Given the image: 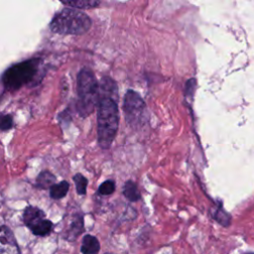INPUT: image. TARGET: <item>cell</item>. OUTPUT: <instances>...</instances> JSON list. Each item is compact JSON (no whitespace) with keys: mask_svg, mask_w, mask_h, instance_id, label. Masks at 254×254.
<instances>
[{"mask_svg":"<svg viewBox=\"0 0 254 254\" xmlns=\"http://www.w3.org/2000/svg\"><path fill=\"white\" fill-rule=\"evenodd\" d=\"M55 183L56 177L48 171L41 172L36 181V185L40 189H50L52 186L55 185Z\"/></svg>","mask_w":254,"mask_h":254,"instance_id":"cell-10","label":"cell"},{"mask_svg":"<svg viewBox=\"0 0 254 254\" xmlns=\"http://www.w3.org/2000/svg\"><path fill=\"white\" fill-rule=\"evenodd\" d=\"M14 125L13 117L10 114H2L0 115V130H8L11 129Z\"/></svg>","mask_w":254,"mask_h":254,"instance_id":"cell-18","label":"cell"},{"mask_svg":"<svg viewBox=\"0 0 254 254\" xmlns=\"http://www.w3.org/2000/svg\"><path fill=\"white\" fill-rule=\"evenodd\" d=\"M73 182L75 184L76 191L78 194H85L86 187H87V180L81 174H76L73 176Z\"/></svg>","mask_w":254,"mask_h":254,"instance_id":"cell-16","label":"cell"},{"mask_svg":"<svg viewBox=\"0 0 254 254\" xmlns=\"http://www.w3.org/2000/svg\"><path fill=\"white\" fill-rule=\"evenodd\" d=\"M45 216H46V214L42 209H40L39 207L30 205V206L26 207V209L24 210L23 221H24L25 225L27 227H29L31 230L39 222L44 220Z\"/></svg>","mask_w":254,"mask_h":254,"instance_id":"cell-7","label":"cell"},{"mask_svg":"<svg viewBox=\"0 0 254 254\" xmlns=\"http://www.w3.org/2000/svg\"><path fill=\"white\" fill-rule=\"evenodd\" d=\"M91 19L84 12L73 8H64L53 18L50 28L61 35H82L89 31Z\"/></svg>","mask_w":254,"mask_h":254,"instance_id":"cell-2","label":"cell"},{"mask_svg":"<svg viewBox=\"0 0 254 254\" xmlns=\"http://www.w3.org/2000/svg\"><path fill=\"white\" fill-rule=\"evenodd\" d=\"M53 222L51 220L48 219H44L41 222H39L36 226H34L31 231L33 232V234L37 235V236H47L51 233L52 229H53Z\"/></svg>","mask_w":254,"mask_h":254,"instance_id":"cell-12","label":"cell"},{"mask_svg":"<svg viewBox=\"0 0 254 254\" xmlns=\"http://www.w3.org/2000/svg\"><path fill=\"white\" fill-rule=\"evenodd\" d=\"M83 230V219H82V216L81 215H76L75 218L72 220L71 224H70V227L68 229V235L69 237L67 239H75L76 236L81 233V231Z\"/></svg>","mask_w":254,"mask_h":254,"instance_id":"cell-15","label":"cell"},{"mask_svg":"<svg viewBox=\"0 0 254 254\" xmlns=\"http://www.w3.org/2000/svg\"><path fill=\"white\" fill-rule=\"evenodd\" d=\"M69 189V185L66 181H62L59 184H55L50 188V195L54 199H60L66 195Z\"/></svg>","mask_w":254,"mask_h":254,"instance_id":"cell-9","label":"cell"},{"mask_svg":"<svg viewBox=\"0 0 254 254\" xmlns=\"http://www.w3.org/2000/svg\"><path fill=\"white\" fill-rule=\"evenodd\" d=\"M77 111L81 117H87L98 103L99 85L93 72L86 67L77 74Z\"/></svg>","mask_w":254,"mask_h":254,"instance_id":"cell-3","label":"cell"},{"mask_svg":"<svg viewBox=\"0 0 254 254\" xmlns=\"http://www.w3.org/2000/svg\"><path fill=\"white\" fill-rule=\"evenodd\" d=\"M64 5L68 6V8L73 9H87V8H94L100 4V1L96 0H79V1H67L62 2Z\"/></svg>","mask_w":254,"mask_h":254,"instance_id":"cell-13","label":"cell"},{"mask_svg":"<svg viewBox=\"0 0 254 254\" xmlns=\"http://www.w3.org/2000/svg\"><path fill=\"white\" fill-rule=\"evenodd\" d=\"M123 108L126 122L131 127L143 125L146 119V104L137 92L130 89L125 93Z\"/></svg>","mask_w":254,"mask_h":254,"instance_id":"cell-5","label":"cell"},{"mask_svg":"<svg viewBox=\"0 0 254 254\" xmlns=\"http://www.w3.org/2000/svg\"><path fill=\"white\" fill-rule=\"evenodd\" d=\"M39 63V59H31L10 66L2 76L5 88L16 90L31 81L38 71Z\"/></svg>","mask_w":254,"mask_h":254,"instance_id":"cell-4","label":"cell"},{"mask_svg":"<svg viewBox=\"0 0 254 254\" xmlns=\"http://www.w3.org/2000/svg\"><path fill=\"white\" fill-rule=\"evenodd\" d=\"M196 87V81L194 78L190 79L187 82V86H186V96H192L194 89Z\"/></svg>","mask_w":254,"mask_h":254,"instance_id":"cell-19","label":"cell"},{"mask_svg":"<svg viewBox=\"0 0 254 254\" xmlns=\"http://www.w3.org/2000/svg\"><path fill=\"white\" fill-rule=\"evenodd\" d=\"M119 125V111L112 97H101L97 109V141L101 149L112 145Z\"/></svg>","mask_w":254,"mask_h":254,"instance_id":"cell-1","label":"cell"},{"mask_svg":"<svg viewBox=\"0 0 254 254\" xmlns=\"http://www.w3.org/2000/svg\"><path fill=\"white\" fill-rule=\"evenodd\" d=\"M245 254H253V253H252V252H246Z\"/></svg>","mask_w":254,"mask_h":254,"instance_id":"cell-20","label":"cell"},{"mask_svg":"<svg viewBox=\"0 0 254 254\" xmlns=\"http://www.w3.org/2000/svg\"><path fill=\"white\" fill-rule=\"evenodd\" d=\"M100 249V244L95 236L86 234L82 238L80 251L82 254H97Z\"/></svg>","mask_w":254,"mask_h":254,"instance_id":"cell-8","label":"cell"},{"mask_svg":"<svg viewBox=\"0 0 254 254\" xmlns=\"http://www.w3.org/2000/svg\"><path fill=\"white\" fill-rule=\"evenodd\" d=\"M115 190V184L111 180H107L103 182L99 188H98V192L102 195H109Z\"/></svg>","mask_w":254,"mask_h":254,"instance_id":"cell-17","label":"cell"},{"mask_svg":"<svg viewBox=\"0 0 254 254\" xmlns=\"http://www.w3.org/2000/svg\"><path fill=\"white\" fill-rule=\"evenodd\" d=\"M0 254H20L14 233L6 225H0Z\"/></svg>","mask_w":254,"mask_h":254,"instance_id":"cell-6","label":"cell"},{"mask_svg":"<svg viewBox=\"0 0 254 254\" xmlns=\"http://www.w3.org/2000/svg\"><path fill=\"white\" fill-rule=\"evenodd\" d=\"M211 215L213 219H215L219 224L223 226H228L230 224L231 216L221 207V205L217 206L214 210H212Z\"/></svg>","mask_w":254,"mask_h":254,"instance_id":"cell-14","label":"cell"},{"mask_svg":"<svg viewBox=\"0 0 254 254\" xmlns=\"http://www.w3.org/2000/svg\"><path fill=\"white\" fill-rule=\"evenodd\" d=\"M123 193L125 195V197L130 200V201H137L140 198V192L138 190L137 185L132 182V181H128L125 183L124 189H123Z\"/></svg>","mask_w":254,"mask_h":254,"instance_id":"cell-11","label":"cell"}]
</instances>
